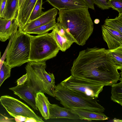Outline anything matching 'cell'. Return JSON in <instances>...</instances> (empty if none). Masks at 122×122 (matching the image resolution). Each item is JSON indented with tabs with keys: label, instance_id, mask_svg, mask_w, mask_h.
<instances>
[{
	"label": "cell",
	"instance_id": "1",
	"mask_svg": "<svg viewBox=\"0 0 122 122\" xmlns=\"http://www.w3.org/2000/svg\"><path fill=\"white\" fill-rule=\"evenodd\" d=\"M118 70L107 50L95 46L80 51L71 71L74 76L108 86L119 80Z\"/></svg>",
	"mask_w": 122,
	"mask_h": 122
},
{
	"label": "cell",
	"instance_id": "2",
	"mask_svg": "<svg viewBox=\"0 0 122 122\" xmlns=\"http://www.w3.org/2000/svg\"><path fill=\"white\" fill-rule=\"evenodd\" d=\"M83 8L59 10L57 23L73 37L77 45L83 46L93 31L94 24L88 10Z\"/></svg>",
	"mask_w": 122,
	"mask_h": 122
},
{
	"label": "cell",
	"instance_id": "3",
	"mask_svg": "<svg viewBox=\"0 0 122 122\" xmlns=\"http://www.w3.org/2000/svg\"><path fill=\"white\" fill-rule=\"evenodd\" d=\"M46 61H30L25 67L28 78L27 81L37 92H41L55 97L56 85L53 73L46 71Z\"/></svg>",
	"mask_w": 122,
	"mask_h": 122
},
{
	"label": "cell",
	"instance_id": "4",
	"mask_svg": "<svg viewBox=\"0 0 122 122\" xmlns=\"http://www.w3.org/2000/svg\"><path fill=\"white\" fill-rule=\"evenodd\" d=\"M56 98L64 107L71 109H86L96 112H103L105 109L97 102L96 98L85 97L62 85L56 86Z\"/></svg>",
	"mask_w": 122,
	"mask_h": 122
},
{
	"label": "cell",
	"instance_id": "5",
	"mask_svg": "<svg viewBox=\"0 0 122 122\" xmlns=\"http://www.w3.org/2000/svg\"><path fill=\"white\" fill-rule=\"evenodd\" d=\"M30 35L19 28L14 34L5 57L6 64L11 68L29 61Z\"/></svg>",
	"mask_w": 122,
	"mask_h": 122
},
{
	"label": "cell",
	"instance_id": "6",
	"mask_svg": "<svg viewBox=\"0 0 122 122\" xmlns=\"http://www.w3.org/2000/svg\"><path fill=\"white\" fill-rule=\"evenodd\" d=\"M30 37L29 61H46L55 57L60 50L51 33Z\"/></svg>",
	"mask_w": 122,
	"mask_h": 122
},
{
	"label": "cell",
	"instance_id": "7",
	"mask_svg": "<svg viewBox=\"0 0 122 122\" xmlns=\"http://www.w3.org/2000/svg\"><path fill=\"white\" fill-rule=\"evenodd\" d=\"M63 86L85 97L97 98L105 86L71 75L61 81Z\"/></svg>",
	"mask_w": 122,
	"mask_h": 122
},
{
	"label": "cell",
	"instance_id": "8",
	"mask_svg": "<svg viewBox=\"0 0 122 122\" xmlns=\"http://www.w3.org/2000/svg\"><path fill=\"white\" fill-rule=\"evenodd\" d=\"M1 104L7 112L15 118L17 116L34 119L36 122H43L42 118L37 116L33 110L19 100L8 95L0 97Z\"/></svg>",
	"mask_w": 122,
	"mask_h": 122
},
{
	"label": "cell",
	"instance_id": "9",
	"mask_svg": "<svg viewBox=\"0 0 122 122\" xmlns=\"http://www.w3.org/2000/svg\"><path fill=\"white\" fill-rule=\"evenodd\" d=\"M9 89L34 109L38 110L36 102L37 93L28 84L27 81L23 85L11 87Z\"/></svg>",
	"mask_w": 122,
	"mask_h": 122
},
{
	"label": "cell",
	"instance_id": "10",
	"mask_svg": "<svg viewBox=\"0 0 122 122\" xmlns=\"http://www.w3.org/2000/svg\"><path fill=\"white\" fill-rule=\"evenodd\" d=\"M51 33L62 51H65L73 43H76L72 36L57 23Z\"/></svg>",
	"mask_w": 122,
	"mask_h": 122
},
{
	"label": "cell",
	"instance_id": "11",
	"mask_svg": "<svg viewBox=\"0 0 122 122\" xmlns=\"http://www.w3.org/2000/svg\"><path fill=\"white\" fill-rule=\"evenodd\" d=\"M101 28L103 38L107 43L108 49L122 46V34L104 24L102 25Z\"/></svg>",
	"mask_w": 122,
	"mask_h": 122
},
{
	"label": "cell",
	"instance_id": "12",
	"mask_svg": "<svg viewBox=\"0 0 122 122\" xmlns=\"http://www.w3.org/2000/svg\"><path fill=\"white\" fill-rule=\"evenodd\" d=\"M57 11L56 9L54 8L44 12L40 16L26 24L22 30L24 32L27 33L30 30L55 20Z\"/></svg>",
	"mask_w": 122,
	"mask_h": 122
},
{
	"label": "cell",
	"instance_id": "13",
	"mask_svg": "<svg viewBox=\"0 0 122 122\" xmlns=\"http://www.w3.org/2000/svg\"><path fill=\"white\" fill-rule=\"evenodd\" d=\"M37 0H25L18 11L15 17L18 27L22 30L27 24Z\"/></svg>",
	"mask_w": 122,
	"mask_h": 122
},
{
	"label": "cell",
	"instance_id": "14",
	"mask_svg": "<svg viewBox=\"0 0 122 122\" xmlns=\"http://www.w3.org/2000/svg\"><path fill=\"white\" fill-rule=\"evenodd\" d=\"M18 27L15 18L7 20L0 17V40L5 41L15 33Z\"/></svg>",
	"mask_w": 122,
	"mask_h": 122
},
{
	"label": "cell",
	"instance_id": "15",
	"mask_svg": "<svg viewBox=\"0 0 122 122\" xmlns=\"http://www.w3.org/2000/svg\"><path fill=\"white\" fill-rule=\"evenodd\" d=\"M46 1L59 10L87 8L83 0H46Z\"/></svg>",
	"mask_w": 122,
	"mask_h": 122
},
{
	"label": "cell",
	"instance_id": "16",
	"mask_svg": "<svg viewBox=\"0 0 122 122\" xmlns=\"http://www.w3.org/2000/svg\"><path fill=\"white\" fill-rule=\"evenodd\" d=\"M50 119L66 118L71 119H79V116L71 109L60 107L57 104H50Z\"/></svg>",
	"mask_w": 122,
	"mask_h": 122
},
{
	"label": "cell",
	"instance_id": "17",
	"mask_svg": "<svg viewBox=\"0 0 122 122\" xmlns=\"http://www.w3.org/2000/svg\"><path fill=\"white\" fill-rule=\"evenodd\" d=\"M71 109L79 116V119H80L91 121L104 120L109 118L103 112H96L82 109L73 108Z\"/></svg>",
	"mask_w": 122,
	"mask_h": 122
},
{
	"label": "cell",
	"instance_id": "18",
	"mask_svg": "<svg viewBox=\"0 0 122 122\" xmlns=\"http://www.w3.org/2000/svg\"><path fill=\"white\" fill-rule=\"evenodd\" d=\"M36 102L37 107L44 119L46 120L49 119L51 104L48 97L44 93L38 92L36 93Z\"/></svg>",
	"mask_w": 122,
	"mask_h": 122
},
{
	"label": "cell",
	"instance_id": "19",
	"mask_svg": "<svg viewBox=\"0 0 122 122\" xmlns=\"http://www.w3.org/2000/svg\"><path fill=\"white\" fill-rule=\"evenodd\" d=\"M18 9V0H7L3 18L7 20H14Z\"/></svg>",
	"mask_w": 122,
	"mask_h": 122
},
{
	"label": "cell",
	"instance_id": "20",
	"mask_svg": "<svg viewBox=\"0 0 122 122\" xmlns=\"http://www.w3.org/2000/svg\"><path fill=\"white\" fill-rule=\"evenodd\" d=\"M120 82L112 86L111 100L122 106V79L120 77Z\"/></svg>",
	"mask_w": 122,
	"mask_h": 122
},
{
	"label": "cell",
	"instance_id": "21",
	"mask_svg": "<svg viewBox=\"0 0 122 122\" xmlns=\"http://www.w3.org/2000/svg\"><path fill=\"white\" fill-rule=\"evenodd\" d=\"M118 69L122 70V46L111 50H107Z\"/></svg>",
	"mask_w": 122,
	"mask_h": 122
},
{
	"label": "cell",
	"instance_id": "22",
	"mask_svg": "<svg viewBox=\"0 0 122 122\" xmlns=\"http://www.w3.org/2000/svg\"><path fill=\"white\" fill-rule=\"evenodd\" d=\"M104 24L122 34V13L114 18H107Z\"/></svg>",
	"mask_w": 122,
	"mask_h": 122
},
{
	"label": "cell",
	"instance_id": "23",
	"mask_svg": "<svg viewBox=\"0 0 122 122\" xmlns=\"http://www.w3.org/2000/svg\"><path fill=\"white\" fill-rule=\"evenodd\" d=\"M56 23L55 20L45 25L34 29L26 33L30 35L31 34L40 35L47 33L51 30H52L55 26Z\"/></svg>",
	"mask_w": 122,
	"mask_h": 122
},
{
	"label": "cell",
	"instance_id": "24",
	"mask_svg": "<svg viewBox=\"0 0 122 122\" xmlns=\"http://www.w3.org/2000/svg\"><path fill=\"white\" fill-rule=\"evenodd\" d=\"M43 0H37L28 20L27 24L37 18L44 13L42 9Z\"/></svg>",
	"mask_w": 122,
	"mask_h": 122
},
{
	"label": "cell",
	"instance_id": "25",
	"mask_svg": "<svg viewBox=\"0 0 122 122\" xmlns=\"http://www.w3.org/2000/svg\"><path fill=\"white\" fill-rule=\"evenodd\" d=\"M11 68L4 61L0 69V87L5 81L10 76Z\"/></svg>",
	"mask_w": 122,
	"mask_h": 122
},
{
	"label": "cell",
	"instance_id": "26",
	"mask_svg": "<svg viewBox=\"0 0 122 122\" xmlns=\"http://www.w3.org/2000/svg\"><path fill=\"white\" fill-rule=\"evenodd\" d=\"M107 3L110 8L122 13V0H107Z\"/></svg>",
	"mask_w": 122,
	"mask_h": 122
},
{
	"label": "cell",
	"instance_id": "27",
	"mask_svg": "<svg viewBox=\"0 0 122 122\" xmlns=\"http://www.w3.org/2000/svg\"><path fill=\"white\" fill-rule=\"evenodd\" d=\"M93 0L94 4L102 10H107L110 8L107 3V0Z\"/></svg>",
	"mask_w": 122,
	"mask_h": 122
},
{
	"label": "cell",
	"instance_id": "28",
	"mask_svg": "<svg viewBox=\"0 0 122 122\" xmlns=\"http://www.w3.org/2000/svg\"><path fill=\"white\" fill-rule=\"evenodd\" d=\"M28 78V75L26 73L17 80V86H19L23 84L27 81Z\"/></svg>",
	"mask_w": 122,
	"mask_h": 122
},
{
	"label": "cell",
	"instance_id": "29",
	"mask_svg": "<svg viewBox=\"0 0 122 122\" xmlns=\"http://www.w3.org/2000/svg\"><path fill=\"white\" fill-rule=\"evenodd\" d=\"M7 0H0V17H3V14Z\"/></svg>",
	"mask_w": 122,
	"mask_h": 122
},
{
	"label": "cell",
	"instance_id": "30",
	"mask_svg": "<svg viewBox=\"0 0 122 122\" xmlns=\"http://www.w3.org/2000/svg\"><path fill=\"white\" fill-rule=\"evenodd\" d=\"M87 5L88 8L94 10L93 0H83Z\"/></svg>",
	"mask_w": 122,
	"mask_h": 122
},
{
	"label": "cell",
	"instance_id": "31",
	"mask_svg": "<svg viewBox=\"0 0 122 122\" xmlns=\"http://www.w3.org/2000/svg\"><path fill=\"white\" fill-rule=\"evenodd\" d=\"M6 53H5L3 55V56H2V57L0 59V69L1 67L2 64L3 63L4 61V60L5 58V56Z\"/></svg>",
	"mask_w": 122,
	"mask_h": 122
},
{
	"label": "cell",
	"instance_id": "32",
	"mask_svg": "<svg viewBox=\"0 0 122 122\" xmlns=\"http://www.w3.org/2000/svg\"><path fill=\"white\" fill-rule=\"evenodd\" d=\"M25 0H18V10L22 5Z\"/></svg>",
	"mask_w": 122,
	"mask_h": 122
},
{
	"label": "cell",
	"instance_id": "33",
	"mask_svg": "<svg viewBox=\"0 0 122 122\" xmlns=\"http://www.w3.org/2000/svg\"><path fill=\"white\" fill-rule=\"evenodd\" d=\"M94 23L96 24H98L100 22V20L97 19H96L94 20Z\"/></svg>",
	"mask_w": 122,
	"mask_h": 122
},
{
	"label": "cell",
	"instance_id": "34",
	"mask_svg": "<svg viewBox=\"0 0 122 122\" xmlns=\"http://www.w3.org/2000/svg\"><path fill=\"white\" fill-rule=\"evenodd\" d=\"M1 52L0 51V60L1 59Z\"/></svg>",
	"mask_w": 122,
	"mask_h": 122
}]
</instances>
